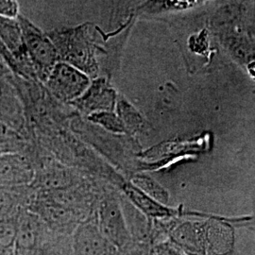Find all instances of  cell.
<instances>
[{"instance_id":"cell-14","label":"cell","mask_w":255,"mask_h":255,"mask_svg":"<svg viewBox=\"0 0 255 255\" xmlns=\"http://www.w3.org/2000/svg\"><path fill=\"white\" fill-rule=\"evenodd\" d=\"M116 113L125 128L126 134L135 135L145 126V119L140 112L125 98L119 96Z\"/></svg>"},{"instance_id":"cell-17","label":"cell","mask_w":255,"mask_h":255,"mask_svg":"<svg viewBox=\"0 0 255 255\" xmlns=\"http://www.w3.org/2000/svg\"><path fill=\"white\" fill-rule=\"evenodd\" d=\"M87 120L113 134H126L125 128L116 111L94 113L87 117Z\"/></svg>"},{"instance_id":"cell-8","label":"cell","mask_w":255,"mask_h":255,"mask_svg":"<svg viewBox=\"0 0 255 255\" xmlns=\"http://www.w3.org/2000/svg\"><path fill=\"white\" fill-rule=\"evenodd\" d=\"M123 196L129 201L139 212L150 220L180 219L185 216H193L199 218H207L206 214L194 212H183L181 209L171 208L163 204L141 191L130 182H125L122 187Z\"/></svg>"},{"instance_id":"cell-6","label":"cell","mask_w":255,"mask_h":255,"mask_svg":"<svg viewBox=\"0 0 255 255\" xmlns=\"http://www.w3.org/2000/svg\"><path fill=\"white\" fill-rule=\"evenodd\" d=\"M119 97L117 90L105 78L98 77L91 80L88 88L80 98L69 104L88 117L99 112H115Z\"/></svg>"},{"instance_id":"cell-5","label":"cell","mask_w":255,"mask_h":255,"mask_svg":"<svg viewBox=\"0 0 255 255\" xmlns=\"http://www.w3.org/2000/svg\"><path fill=\"white\" fill-rule=\"evenodd\" d=\"M52 232L36 214L24 209L19 215L14 255H39Z\"/></svg>"},{"instance_id":"cell-7","label":"cell","mask_w":255,"mask_h":255,"mask_svg":"<svg viewBox=\"0 0 255 255\" xmlns=\"http://www.w3.org/2000/svg\"><path fill=\"white\" fill-rule=\"evenodd\" d=\"M167 240L185 255H205V221L172 219Z\"/></svg>"},{"instance_id":"cell-3","label":"cell","mask_w":255,"mask_h":255,"mask_svg":"<svg viewBox=\"0 0 255 255\" xmlns=\"http://www.w3.org/2000/svg\"><path fill=\"white\" fill-rule=\"evenodd\" d=\"M95 221L101 235L118 250L131 240L121 204V196L112 192L103 193L95 211Z\"/></svg>"},{"instance_id":"cell-20","label":"cell","mask_w":255,"mask_h":255,"mask_svg":"<svg viewBox=\"0 0 255 255\" xmlns=\"http://www.w3.org/2000/svg\"><path fill=\"white\" fill-rule=\"evenodd\" d=\"M231 225H235L237 227H244L255 231V214L248 217H242L238 219H224Z\"/></svg>"},{"instance_id":"cell-13","label":"cell","mask_w":255,"mask_h":255,"mask_svg":"<svg viewBox=\"0 0 255 255\" xmlns=\"http://www.w3.org/2000/svg\"><path fill=\"white\" fill-rule=\"evenodd\" d=\"M16 188H0V221L18 217L23 210L28 207L34 194L23 199L15 191Z\"/></svg>"},{"instance_id":"cell-1","label":"cell","mask_w":255,"mask_h":255,"mask_svg":"<svg viewBox=\"0 0 255 255\" xmlns=\"http://www.w3.org/2000/svg\"><path fill=\"white\" fill-rule=\"evenodd\" d=\"M57 49L60 62H64L86 74L91 80L99 77V55L104 52L96 26L85 23L81 26L58 28L46 32Z\"/></svg>"},{"instance_id":"cell-16","label":"cell","mask_w":255,"mask_h":255,"mask_svg":"<svg viewBox=\"0 0 255 255\" xmlns=\"http://www.w3.org/2000/svg\"><path fill=\"white\" fill-rule=\"evenodd\" d=\"M18 218L0 221V255H14Z\"/></svg>"},{"instance_id":"cell-15","label":"cell","mask_w":255,"mask_h":255,"mask_svg":"<svg viewBox=\"0 0 255 255\" xmlns=\"http://www.w3.org/2000/svg\"><path fill=\"white\" fill-rule=\"evenodd\" d=\"M129 182L155 201L167 205L169 201L168 192L150 176L144 173L134 174Z\"/></svg>"},{"instance_id":"cell-21","label":"cell","mask_w":255,"mask_h":255,"mask_svg":"<svg viewBox=\"0 0 255 255\" xmlns=\"http://www.w3.org/2000/svg\"><path fill=\"white\" fill-rule=\"evenodd\" d=\"M13 73L9 69L7 63L5 62L2 55L0 54V82L13 79Z\"/></svg>"},{"instance_id":"cell-9","label":"cell","mask_w":255,"mask_h":255,"mask_svg":"<svg viewBox=\"0 0 255 255\" xmlns=\"http://www.w3.org/2000/svg\"><path fill=\"white\" fill-rule=\"evenodd\" d=\"M35 168L26 155L19 152L0 154V188H16L31 184Z\"/></svg>"},{"instance_id":"cell-10","label":"cell","mask_w":255,"mask_h":255,"mask_svg":"<svg viewBox=\"0 0 255 255\" xmlns=\"http://www.w3.org/2000/svg\"><path fill=\"white\" fill-rule=\"evenodd\" d=\"M70 240L72 255H106L115 247L101 235L95 218L82 222Z\"/></svg>"},{"instance_id":"cell-12","label":"cell","mask_w":255,"mask_h":255,"mask_svg":"<svg viewBox=\"0 0 255 255\" xmlns=\"http://www.w3.org/2000/svg\"><path fill=\"white\" fill-rule=\"evenodd\" d=\"M84 182L71 168L58 164H45L35 173L33 185L37 191H56L70 188Z\"/></svg>"},{"instance_id":"cell-11","label":"cell","mask_w":255,"mask_h":255,"mask_svg":"<svg viewBox=\"0 0 255 255\" xmlns=\"http://www.w3.org/2000/svg\"><path fill=\"white\" fill-rule=\"evenodd\" d=\"M0 121L12 130L21 131L26 116L14 80L0 82Z\"/></svg>"},{"instance_id":"cell-19","label":"cell","mask_w":255,"mask_h":255,"mask_svg":"<svg viewBox=\"0 0 255 255\" xmlns=\"http://www.w3.org/2000/svg\"><path fill=\"white\" fill-rule=\"evenodd\" d=\"M18 15L16 0H0V16L16 18Z\"/></svg>"},{"instance_id":"cell-4","label":"cell","mask_w":255,"mask_h":255,"mask_svg":"<svg viewBox=\"0 0 255 255\" xmlns=\"http://www.w3.org/2000/svg\"><path fill=\"white\" fill-rule=\"evenodd\" d=\"M90 82L91 79L78 68L58 62L44 84L56 100L69 104L82 96Z\"/></svg>"},{"instance_id":"cell-2","label":"cell","mask_w":255,"mask_h":255,"mask_svg":"<svg viewBox=\"0 0 255 255\" xmlns=\"http://www.w3.org/2000/svg\"><path fill=\"white\" fill-rule=\"evenodd\" d=\"M27 58L32 65L37 81L45 83L56 64L60 62L54 44L28 19L18 15Z\"/></svg>"},{"instance_id":"cell-22","label":"cell","mask_w":255,"mask_h":255,"mask_svg":"<svg viewBox=\"0 0 255 255\" xmlns=\"http://www.w3.org/2000/svg\"><path fill=\"white\" fill-rule=\"evenodd\" d=\"M106 255H119V250L116 247H113L109 251V253Z\"/></svg>"},{"instance_id":"cell-18","label":"cell","mask_w":255,"mask_h":255,"mask_svg":"<svg viewBox=\"0 0 255 255\" xmlns=\"http://www.w3.org/2000/svg\"><path fill=\"white\" fill-rule=\"evenodd\" d=\"M119 255H154V245L149 242H142L131 239L128 244L119 250Z\"/></svg>"}]
</instances>
